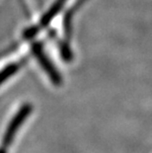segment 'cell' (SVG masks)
<instances>
[{"label":"cell","instance_id":"3957f363","mask_svg":"<svg viewBox=\"0 0 152 153\" xmlns=\"http://www.w3.org/2000/svg\"><path fill=\"white\" fill-rule=\"evenodd\" d=\"M66 1L67 0H56V1L53 2V5H51V7H50V9H48V10L44 13V15L43 17L41 18L40 28H43L44 26H47L51 19H53L54 16L61 10V8L63 7V5L65 4Z\"/></svg>","mask_w":152,"mask_h":153},{"label":"cell","instance_id":"6da1fadb","mask_svg":"<svg viewBox=\"0 0 152 153\" xmlns=\"http://www.w3.org/2000/svg\"><path fill=\"white\" fill-rule=\"evenodd\" d=\"M32 112V107L29 104H25L20 108V110L15 114L14 117L8 123L7 128L5 129L4 135L2 137V145L3 148H7L9 145L13 142V139L17 134L19 128H21L24 123L26 119L28 118L29 115Z\"/></svg>","mask_w":152,"mask_h":153},{"label":"cell","instance_id":"277c9868","mask_svg":"<svg viewBox=\"0 0 152 153\" xmlns=\"http://www.w3.org/2000/svg\"><path fill=\"white\" fill-rule=\"evenodd\" d=\"M20 67L18 63H11L0 70V84L4 83L9 77L12 76L18 71V68Z\"/></svg>","mask_w":152,"mask_h":153},{"label":"cell","instance_id":"5b68a950","mask_svg":"<svg viewBox=\"0 0 152 153\" xmlns=\"http://www.w3.org/2000/svg\"><path fill=\"white\" fill-rule=\"evenodd\" d=\"M0 153H6L5 152V148H3V147L0 148Z\"/></svg>","mask_w":152,"mask_h":153},{"label":"cell","instance_id":"7a4b0ae2","mask_svg":"<svg viewBox=\"0 0 152 153\" xmlns=\"http://www.w3.org/2000/svg\"><path fill=\"white\" fill-rule=\"evenodd\" d=\"M33 53L35 57L37 58L39 64L42 66V68L44 70V72L48 76V78L50 79V81L53 82L54 85L60 84L61 82V78L59 73L57 72L56 68L53 65V63L50 62V58L47 56V54L44 53V51H43V48L41 47V45H35L33 47Z\"/></svg>","mask_w":152,"mask_h":153}]
</instances>
